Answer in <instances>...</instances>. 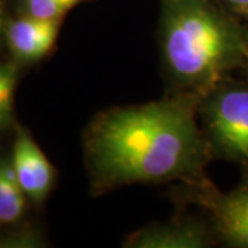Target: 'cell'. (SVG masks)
<instances>
[{"label":"cell","instance_id":"obj_3","mask_svg":"<svg viewBox=\"0 0 248 248\" xmlns=\"http://www.w3.org/2000/svg\"><path fill=\"white\" fill-rule=\"evenodd\" d=\"M205 98L204 122L211 149L248 166V87L218 86Z\"/></svg>","mask_w":248,"mask_h":248},{"label":"cell","instance_id":"obj_5","mask_svg":"<svg viewBox=\"0 0 248 248\" xmlns=\"http://www.w3.org/2000/svg\"><path fill=\"white\" fill-rule=\"evenodd\" d=\"M204 190L197 199L213 215L218 234L232 247L248 248V185L222 195Z\"/></svg>","mask_w":248,"mask_h":248},{"label":"cell","instance_id":"obj_7","mask_svg":"<svg viewBox=\"0 0 248 248\" xmlns=\"http://www.w3.org/2000/svg\"><path fill=\"white\" fill-rule=\"evenodd\" d=\"M211 243L208 231L200 222L182 219L157 223L133 233L124 247L131 248H204Z\"/></svg>","mask_w":248,"mask_h":248},{"label":"cell","instance_id":"obj_1","mask_svg":"<svg viewBox=\"0 0 248 248\" xmlns=\"http://www.w3.org/2000/svg\"><path fill=\"white\" fill-rule=\"evenodd\" d=\"M200 99L187 93L101 113L84 141L93 187L104 192L200 177L211 155L208 140L196 123Z\"/></svg>","mask_w":248,"mask_h":248},{"label":"cell","instance_id":"obj_10","mask_svg":"<svg viewBox=\"0 0 248 248\" xmlns=\"http://www.w3.org/2000/svg\"><path fill=\"white\" fill-rule=\"evenodd\" d=\"M17 76L14 63H0V130L9 127L13 120V97Z\"/></svg>","mask_w":248,"mask_h":248},{"label":"cell","instance_id":"obj_2","mask_svg":"<svg viewBox=\"0 0 248 248\" xmlns=\"http://www.w3.org/2000/svg\"><path fill=\"white\" fill-rule=\"evenodd\" d=\"M161 50L171 78L189 94L207 97L248 61L244 31L208 0H166Z\"/></svg>","mask_w":248,"mask_h":248},{"label":"cell","instance_id":"obj_11","mask_svg":"<svg viewBox=\"0 0 248 248\" xmlns=\"http://www.w3.org/2000/svg\"><path fill=\"white\" fill-rule=\"evenodd\" d=\"M232 11L241 14V16H248V0H222Z\"/></svg>","mask_w":248,"mask_h":248},{"label":"cell","instance_id":"obj_4","mask_svg":"<svg viewBox=\"0 0 248 248\" xmlns=\"http://www.w3.org/2000/svg\"><path fill=\"white\" fill-rule=\"evenodd\" d=\"M11 166L18 184L35 203H43L54 184L53 166L27 130L18 128Z\"/></svg>","mask_w":248,"mask_h":248},{"label":"cell","instance_id":"obj_12","mask_svg":"<svg viewBox=\"0 0 248 248\" xmlns=\"http://www.w3.org/2000/svg\"><path fill=\"white\" fill-rule=\"evenodd\" d=\"M4 28V22H3V9H1V0H0V32Z\"/></svg>","mask_w":248,"mask_h":248},{"label":"cell","instance_id":"obj_6","mask_svg":"<svg viewBox=\"0 0 248 248\" xmlns=\"http://www.w3.org/2000/svg\"><path fill=\"white\" fill-rule=\"evenodd\" d=\"M60 24V21L39 19L25 14L6 22L3 32L16 61L33 63L45 58L54 47Z\"/></svg>","mask_w":248,"mask_h":248},{"label":"cell","instance_id":"obj_9","mask_svg":"<svg viewBox=\"0 0 248 248\" xmlns=\"http://www.w3.org/2000/svg\"><path fill=\"white\" fill-rule=\"evenodd\" d=\"M84 0H21L22 14L29 17L60 21L66 13Z\"/></svg>","mask_w":248,"mask_h":248},{"label":"cell","instance_id":"obj_8","mask_svg":"<svg viewBox=\"0 0 248 248\" xmlns=\"http://www.w3.org/2000/svg\"><path fill=\"white\" fill-rule=\"evenodd\" d=\"M25 196L11 163L0 160V222L13 223L22 217Z\"/></svg>","mask_w":248,"mask_h":248},{"label":"cell","instance_id":"obj_13","mask_svg":"<svg viewBox=\"0 0 248 248\" xmlns=\"http://www.w3.org/2000/svg\"><path fill=\"white\" fill-rule=\"evenodd\" d=\"M247 66H248V61H247Z\"/></svg>","mask_w":248,"mask_h":248},{"label":"cell","instance_id":"obj_14","mask_svg":"<svg viewBox=\"0 0 248 248\" xmlns=\"http://www.w3.org/2000/svg\"><path fill=\"white\" fill-rule=\"evenodd\" d=\"M163 1H166V0H163Z\"/></svg>","mask_w":248,"mask_h":248}]
</instances>
